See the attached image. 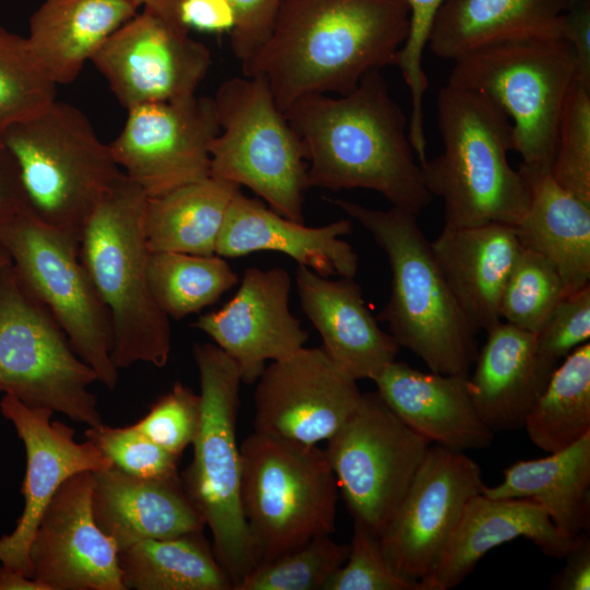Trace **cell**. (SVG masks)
I'll return each mask as SVG.
<instances>
[{
	"label": "cell",
	"mask_w": 590,
	"mask_h": 590,
	"mask_svg": "<svg viewBox=\"0 0 590 590\" xmlns=\"http://www.w3.org/2000/svg\"><path fill=\"white\" fill-rule=\"evenodd\" d=\"M410 26L406 0H283L245 75H261L285 113L312 94L352 92L394 66Z\"/></svg>",
	"instance_id": "6da1fadb"
},
{
	"label": "cell",
	"mask_w": 590,
	"mask_h": 590,
	"mask_svg": "<svg viewBox=\"0 0 590 590\" xmlns=\"http://www.w3.org/2000/svg\"><path fill=\"white\" fill-rule=\"evenodd\" d=\"M284 114L302 141L309 188L373 190L416 215L430 203L408 119L380 70L345 95H308Z\"/></svg>",
	"instance_id": "7a4b0ae2"
},
{
	"label": "cell",
	"mask_w": 590,
	"mask_h": 590,
	"mask_svg": "<svg viewBox=\"0 0 590 590\" xmlns=\"http://www.w3.org/2000/svg\"><path fill=\"white\" fill-rule=\"evenodd\" d=\"M436 106L442 151L420 166L426 189L444 203L445 225L516 226L528 209L530 187L507 157L514 151L509 117L488 96L449 83Z\"/></svg>",
	"instance_id": "3957f363"
},
{
	"label": "cell",
	"mask_w": 590,
	"mask_h": 590,
	"mask_svg": "<svg viewBox=\"0 0 590 590\" xmlns=\"http://www.w3.org/2000/svg\"><path fill=\"white\" fill-rule=\"evenodd\" d=\"M329 202L366 228L388 258L391 291L378 319L399 346L430 371L469 374L479 352L477 332L458 306L417 215L398 206L376 210L342 199Z\"/></svg>",
	"instance_id": "277c9868"
},
{
	"label": "cell",
	"mask_w": 590,
	"mask_h": 590,
	"mask_svg": "<svg viewBox=\"0 0 590 590\" xmlns=\"http://www.w3.org/2000/svg\"><path fill=\"white\" fill-rule=\"evenodd\" d=\"M146 194L123 172L90 217L80 259L111 318L114 365L164 367L172 351L169 318L157 306L148 279L143 214Z\"/></svg>",
	"instance_id": "5b68a950"
},
{
	"label": "cell",
	"mask_w": 590,
	"mask_h": 590,
	"mask_svg": "<svg viewBox=\"0 0 590 590\" xmlns=\"http://www.w3.org/2000/svg\"><path fill=\"white\" fill-rule=\"evenodd\" d=\"M30 212L80 245L90 217L122 174L109 145L75 106L55 101L40 115L0 131Z\"/></svg>",
	"instance_id": "8992f818"
},
{
	"label": "cell",
	"mask_w": 590,
	"mask_h": 590,
	"mask_svg": "<svg viewBox=\"0 0 590 590\" xmlns=\"http://www.w3.org/2000/svg\"><path fill=\"white\" fill-rule=\"evenodd\" d=\"M577 60L564 38L539 35L498 42L453 60L448 83L492 98L509 117L520 173H551L557 128Z\"/></svg>",
	"instance_id": "52a82bcc"
},
{
	"label": "cell",
	"mask_w": 590,
	"mask_h": 590,
	"mask_svg": "<svg viewBox=\"0 0 590 590\" xmlns=\"http://www.w3.org/2000/svg\"><path fill=\"white\" fill-rule=\"evenodd\" d=\"M239 449L256 566L334 531L339 488L324 450L255 430Z\"/></svg>",
	"instance_id": "ba28073f"
},
{
	"label": "cell",
	"mask_w": 590,
	"mask_h": 590,
	"mask_svg": "<svg viewBox=\"0 0 590 590\" xmlns=\"http://www.w3.org/2000/svg\"><path fill=\"white\" fill-rule=\"evenodd\" d=\"M193 356L200 379V421L192 461L180 477L235 590L256 566L240 504L236 423L241 379L236 363L215 344H196Z\"/></svg>",
	"instance_id": "9c48e42d"
},
{
	"label": "cell",
	"mask_w": 590,
	"mask_h": 590,
	"mask_svg": "<svg viewBox=\"0 0 590 590\" xmlns=\"http://www.w3.org/2000/svg\"><path fill=\"white\" fill-rule=\"evenodd\" d=\"M212 98L220 132L210 146V176L245 186L273 211L305 223L304 148L264 78L228 79Z\"/></svg>",
	"instance_id": "30bf717a"
},
{
	"label": "cell",
	"mask_w": 590,
	"mask_h": 590,
	"mask_svg": "<svg viewBox=\"0 0 590 590\" xmlns=\"http://www.w3.org/2000/svg\"><path fill=\"white\" fill-rule=\"evenodd\" d=\"M95 371L75 353L48 308L12 262L0 271V391L95 427L102 417L90 386Z\"/></svg>",
	"instance_id": "8fae6325"
},
{
	"label": "cell",
	"mask_w": 590,
	"mask_h": 590,
	"mask_svg": "<svg viewBox=\"0 0 590 590\" xmlns=\"http://www.w3.org/2000/svg\"><path fill=\"white\" fill-rule=\"evenodd\" d=\"M26 287L51 312L75 353L108 389L118 381L110 314L79 255V244L26 212L0 235Z\"/></svg>",
	"instance_id": "7c38bea8"
},
{
	"label": "cell",
	"mask_w": 590,
	"mask_h": 590,
	"mask_svg": "<svg viewBox=\"0 0 590 590\" xmlns=\"http://www.w3.org/2000/svg\"><path fill=\"white\" fill-rule=\"evenodd\" d=\"M430 445L377 391L361 394L355 410L323 449L355 522L380 536Z\"/></svg>",
	"instance_id": "4fadbf2b"
},
{
	"label": "cell",
	"mask_w": 590,
	"mask_h": 590,
	"mask_svg": "<svg viewBox=\"0 0 590 590\" xmlns=\"http://www.w3.org/2000/svg\"><path fill=\"white\" fill-rule=\"evenodd\" d=\"M127 111L122 130L108 145L146 197L210 177V146L220 132L212 97L193 94Z\"/></svg>",
	"instance_id": "5bb4252c"
},
{
	"label": "cell",
	"mask_w": 590,
	"mask_h": 590,
	"mask_svg": "<svg viewBox=\"0 0 590 590\" xmlns=\"http://www.w3.org/2000/svg\"><path fill=\"white\" fill-rule=\"evenodd\" d=\"M480 465L462 451L429 446L379 536L390 567L420 582L438 563L469 500L484 488Z\"/></svg>",
	"instance_id": "9a60e30c"
},
{
	"label": "cell",
	"mask_w": 590,
	"mask_h": 590,
	"mask_svg": "<svg viewBox=\"0 0 590 590\" xmlns=\"http://www.w3.org/2000/svg\"><path fill=\"white\" fill-rule=\"evenodd\" d=\"M91 61L127 110L196 94L212 63L188 30L148 10L116 30Z\"/></svg>",
	"instance_id": "2e32d148"
},
{
	"label": "cell",
	"mask_w": 590,
	"mask_h": 590,
	"mask_svg": "<svg viewBox=\"0 0 590 590\" xmlns=\"http://www.w3.org/2000/svg\"><path fill=\"white\" fill-rule=\"evenodd\" d=\"M357 380L321 347L273 361L255 391V432L304 445L330 439L355 410Z\"/></svg>",
	"instance_id": "e0dca14e"
},
{
	"label": "cell",
	"mask_w": 590,
	"mask_h": 590,
	"mask_svg": "<svg viewBox=\"0 0 590 590\" xmlns=\"http://www.w3.org/2000/svg\"><path fill=\"white\" fill-rule=\"evenodd\" d=\"M92 485V471L64 481L32 539V578L47 590H126L118 547L93 516Z\"/></svg>",
	"instance_id": "ac0fdd59"
},
{
	"label": "cell",
	"mask_w": 590,
	"mask_h": 590,
	"mask_svg": "<svg viewBox=\"0 0 590 590\" xmlns=\"http://www.w3.org/2000/svg\"><path fill=\"white\" fill-rule=\"evenodd\" d=\"M0 411L14 426L26 451L21 488L24 508L13 531L0 538V563L32 578L28 547L58 488L76 473L106 469L113 462L91 440L75 441L70 426L51 422L54 412L48 409L31 408L4 394Z\"/></svg>",
	"instance_id": "d6986e66"
},
{
	"label": "cell",
	"mask_w": 590,
	"mask_h": 590,
	"mask_svg": "<svg viewBox=\"0 0 590 590\" xmlns=\"http://www.w3.org/2000/svg\"><path fill=\"white\" fill-rule=\"evenodd\" d=\"M290 273L280 267L248 268L236 294L192 327L209 335L237 365L241 382L258 380L268 361L291 356L308 340L290 310Z\"/></svg>",
	"instance_id": "ffe728a7"
},
{
	"label": "cell",
	"mask_w": 590,
	"mask_h": 590,
	"mask_svg": "<svg viewBox=\"0 0 590 590\" xmlns=\"http://www.w3.org/2000/svg\"><path fill=\"white\" fill-rule=\"evenodd\" d=\"M580 535H564L545 508L533 499L476 494L467 504L438 563L420 581L421 590L456 588L487 552L518 538L530 540L545 555L560 559Z\"/></svg>",
	"instance_id": "44dd1931"
},
{
	"label": "cell",
	"mask_w": 590,
	"mask_h": 590,
	"mask_svg": "<svg viewBox=\"0 0 590 590\" xmlns=\"http://www.w3.org/2000/svg\"><path fill=\"white\" fill-rule=\"evenodd\" d=\"M351 231L352 223L347 219L323 226H306L238 191L227 210L215 255L235 258L257 251H275L322 276L354 278L358 256L340 238Z\"/></svg>",
	"instance_id": "7402d4cb"
},
{
	"label": "cell",
	"mask_w": 590,
	"mask_h": 590,
	"mask_svg": "<svg viewBox=\"0 0 590 590\" xmlns=\"http://www.w3.org/2000/svg\"><path fill=\"white\" fill-rule=\"evenodd\" d=\"M468 375L424 373L393 361L373 381L382 401L414 432L464 452L488 447L494 437L473 406Z\"/></svg>",
	"instance_id": "603a6c76"
},
{
	"label": "cell",
	"mask_w": 590,
	"mask_h": 590,
	"mask_svg": "<svg viewBox=\"0 0 590 590\" xmlns=\"http://www.w3.org/2000/svg\"><path fill=\"white\" fill-rule=\"evenodd\" d=\"M92 510L118 551L146 539L202 532L204 521L180 474L165 479L130 475L114 464L93 471Z\"/></svg>",
	"instance_id": "cb8c5ba5"
},
{
	"label": "cell",
	"mask_w": 590,
	"mask_h": 590,
	"mask_svg": "<svg viewBox=\"0 0 590 590\" xmlns=\"http://www.w3.org/2000/svg\"><path fill=\"white\" fill-rule=\"evenodd\" d=\"M296 285L302 309L322 338V347L356 380H373L396 361L399 344L378 326L353 278L330 280L298 266Z\"/></svg>",
	"instance_id": "d4e9b609"
},
{
	"label": "cell",
	"mask_w": 590,
	"mask_h": 590,
	"mask_svg": "<svg viewBox=\"0 0 590 590\" xmlns=\"http://www.w3.org/2000/svg\"><path fill=\"white\" fill-rule=\"evenodd\" d=\"M434 258L471 327L487 331L500 320L504 286L521 250L514 225H444L430 243Z\"/></svg>",
	"instance_id": "484cf974"
},
{
	"label": "cell",
	"mask_w": 590,
	"mask_h": 590,
	"mask_svg": "<svg viewBox=\"0 0 590 590\" xmlns=\"http://www.w3.org/2000/svg\"><path fill=\"white\" fill-rule=\"evenodd\" d=\"M577 0H445L427 46L438 58L456 60L491 44L559 35L560 15Z\"/></svg>",
	"instance_id": "4316f807"
},
{
	"label": "cell",
	"mask_w": 590,
	"mask_h": 590,
	"mask_svg": "<svg viewBox=\"0 0 590 590\" xmlns=\"http://www.w3.org/2000/svg\"><path fill=\"white\" fill-rule=\"evenodd\" d=\"M468 375V391L483 423L495 434L522 428L542 390L534 365V333L499 321Z\"/></svg>",
	"instance_id": "83f0119b"
},
{
	"label": "cell",
	"mask_w": 590,
	"mask_h": 590,
	"mask_svg": "<svg viewBox=\"0 0 590 590\" xmlns=\"http://www.w3.org/2000/svg\"><path fill=\"white\" fill-rule=\"evenodd\" d=\"M137 13L128 0H44L30 19L26 38L51 80L69 84Z\"/></svg>",
	"instance_id": "f1b7e54d"
},
{
	"label": "cell",
	"mask_w": 590,
	"mask_h": 590,
	"mask_svg": "<svg viewBox=\"0 0 590 590\" xmlns=\"http://www.w3.org/2000/svg\"><path fill=\"white\" fill-rule=\"evenodd\" d=\"M522 175L530 201L515 226L521 246L556 267L568 294L590 285V203L559 186L551 173Z\"/></svg>",
	"instance_id": "f546056e"
},
{
	"label": "cell",
	"mask_w": 590,
	"mask_h": 590,
	"mask_svg": "<svg viewBox=\"0 0 590 590\" xmlns=\"http://www.w3.org/2000/svg\"><path fill=\"white\" fill-rule=\"evenodd\" d=\"M492 498H530L541 504L566 536L588 532L590 523V433L547 457L514 462L496 486H484Z\"/></svg>",
	"instance_id": "4dcf8cb0"
},
{
	"label": "cell",
	"mask_w": 590,
	"mask_h": 590,
	"mask_svg": "<svg viewBox=\"0 0 590 590\" xmlns=\"http://www.w3.org/2000/svg\"><path fill=\"white\" fill-rule=\"evenodd\" d=\"M240 187L217 178L148 197L143 228L151 252L215 255L227 210Z\"/></svg>",
	"instance_id": "1f68e13d"
},
{
	"label": "cell",
	"mask_w": 590,
	"mask_h": 590,
	"mask_svg": "<svg viewBox=\"0 0 590 590\" xmlns=\"http://www.w3.org/2000/svg\"><path fill=\"white\" fill-rule=\"evenodd\" d=\"M122 583L135 590H233L202 532L146 539L118 551Z\"/></svg>",
	"instance_id": "d6a6232c"
},
{
	"label": "cell",
	"mask_w": 590,
	"mask_h": 590,
	"mask_svg": "<svg viewBox=\"0 0 590 590\" xmlns=\"http://www.w3.org/2000/svg\"><path fill=\"white\" fill-rule=\"evenodd\" d=\"M530 440L546 453L563 450L590 433V343L552 373L524 420Z\"/></svg>",
	"instance_id": "836d02e7"
},
{
	"label": "cell",
	"mask_w": 590,
	"mask_h": 590,
	"mask_svg": "<svg viewBox=\"0 0 590 590\" xmlns=\"http://www.w3.org/2000/svg\"><path fill=\"white\" fill-rule=\"evenodd\" d=\"M148 279L160 309L182 319L214 304L238 283V274L217 255L151 252Z\"/></svg>",
	"instance_id": "e575fe53"
},
{
	"label": "cell",
	"mask_w": 590,
	"mask_h": 590,
	"mask_svg": "<svg viewBox=\"0 0 590 590\" xmlns=\"http://www.w3.org/2000/svg\"><path fill=\"white\" fill-rule=\"evenodd\" d=\"M56 85L27 38L0 26V131L44 113L56 101Z\"/></svg>",
	"instance_id": "d590c367"
},
{
	"label": "cell",
	"mask_w": 590,
	"mask_h": 590,
	"mask_svg": "<svg viewBox=\"0 0 590 590\" xmlns=\"http://www.w3.org/2000/svg\"><path fill=\"white\" fill-rule=\"evenodd\" d=\"M567 295L556 267L541 253L521 246L503 290L500 320L536 333Z\"/></svg>",
	"instance_id": "8d00e7d4"
},
{
	"label": "cell",
	"mask_w": 590,
	"mask_h": 590,
	"mask_svg": "<svg viewBox=\"0 0 590 590\" xmlns=\"http://www.w3.org/2000/svg\"><path fill=\"white\" fill-rule=\"evenodd\" d=\"M350 545L330 535L315 538L269 562L258 564L235 590H317L347 558Z\"/></svg>",
	"instance_id": "74e56055"
},
{
	"label": "cell",
	"mask_w": 590,
	"mask_h": 590,
	"mask_svg": "<svg viewBox=\"0 0 590 590\" xmlns=\"http://www.w3.org/2000/svg\"><path fill=\"white\" fill-rule=\"evenodd\" d=\"M551 175L564 189L590 203V87L577 81L563 106Z\"/></svg>",
	"instance_id": "f35d334b"
},
{
	"label": "cell",
	"mask_w": 590,
	"mask_h": 590,
	"mask_svg": "<svg viewBox=\"0 0 590 590\" xmlns=\"http://www.w3.org/2000/svg\"><path fill=\"white\" fill-rule=\"evenodd\" d=\"M444 1L406 0L410 8L409 33L394 63L400 69L409 88L411 116L408 123V134L420 163L427 158L423 101L429 83L423 69V54L434 20Z\"/></svg>",
	"instance_id": "ab89813d"
},
{
	"label": "cell",
	"mask_w": 590,
	"mask_h": 590,
	"mask_svg": "<svg viewBox=\"0 0 590 590\" xmlns=\"http://www.w3.org/2000/svg\"><path fill=\"white\" fill-rule=\"evenodd\" d=\"M590 339V285L565 296L534 333V365L543 389L552 373Z\"/></svg>",
	"instance_id": "60d3db41"
},
{
	"label": "cell",
	"mask_w": 590,
	"mask_h": 590,
	"mask_svg": "<svg viewBox=\"0 0 590 590\" xmlns=\"http://www.w3.org/2000/svg\"><path fill=\"white\" fill-rule=\"evenodd\" d=\"M85 438L119 470L142 479H165L178 475L179 458L163 449L135 428L101 424L88 427Z\"/></svg>",
	"instance_id": "b9f144b4"
},
{
	"label": "cell",
	"mask_w": 590,
	"mask_h": 590,
	"mask_svg": "<svg viewBox=\"0 0 590 590\" xmlns=\"http://www.w3.org/2000/svg\"><path fill=\"white\" fill-rule=\"evenodd\" d=\"M346 560L322 590H421V583L399 576L387 562L379 536L354 521Z\"/></svg>",
	"instance_id": "7bdbcfd3"
},
{
	"label": "cell",
	"mask_w": 590,
	"mask_h": 590,
	"mask_svg": "<svg viewBox=\"0 0 590 590\" xmlns=\"http://www.w3.org/2000/svg\"><path fill=\"white\" fill-rule=\"evenodd\" d=\"M199 421L200 394L176 382L133 425L153 442L179 458L192 445Z\"/></svg>",
	"instance_id": "ee69618b"
},
{
	"label": "cell",
	"mask_w": 590,
	"mask_h": 590,
	"mask_svg": "<svg viewBox=\"0 0 590 590\" xmlns=\"http://www.w3.org/2000/svg\"><path fill=\"white\" fill-rule=\"evenodd\" d=\"M283 0H227L235 13L232 50L246 66L269 37Z\"/></svg>",
	"instance_id": "f6af8a7d"
},
{
	"label": "cell",
	"mask_w": 590,
	"mask_h": 590,
	"mask_svg": "<svg viewBox=\"0 0 590 590\" xmlns=\"http://www.w3.org/2000/svg\"><path fill=\"white\" fill-rule=\"evenodd\" d=\"M559 35L575 52L576 81L590 87V0H577L560 15Z\"/></svg>",
	"instance_id": "bcb514c9"
},
{
	"label": "cell",
	"mask_w": 590,
	"mask_h": 590,
	"mask_svg": "<svg viewBox=\"0 0 590 590\" xmlns=\"http://www.w3.org/2000/svg\"><path fill=\"white\" fill-rule=\"evenodd\" d=\"M176 14L188 31L231 33L235 25V13L227 0H177Z\"/></svg>",
	"instance_id": "7dc6e473"
},
{
	"label": "cell",
	"mask_w": 590,
	"mask_h": 590,
	"mask_svg": "<svg viewBox=\"0 0 590 590\" xmlns=\"http://www.w3.org/2000/svg\"><path fill=\"white\" fill-rule=\"evenodd\" d=\"M30 212L16 163L0 139V235L17 216Z\"/></svg>",
	"instance_id": "c3c4849f"
},
{
	"label": "cell",
	"mask_w": 590,
	"mask_h": 590,
	"mask_svg": "<svg viewBox=\"0 0 590 590\" xmlns=\"http://www.w3.org/2000/svg\"><path fill=\"white\" fill-rule=\"evenodd\" d=\"M563 569L553 578L552 588L557 590L590 589V540L586 532L564 557Z\"/></svg>",
	"instance_id": "681fc988"
},
{
	"label": "cell",
	"mask_w": 590,
	"mask_h": 590,
	"mask_svg": "<svg viewBox=\"0 0 590 590\" xmlns=\"http://www.w3.org/2000/svg\"><path fill=\"white\" fill-rule=\"evenodd\" d=\"M0 590H47L40 582L7 566H0Z\"/></svg>",
	"instance_id": "f907efd6"
},
{
	"label": "cell",
	"mask_w": 590,
	"mask_h": 590,
	"mask_svg": "<svg viewBox=\"0 0 590 590\" xmlns=\"http://www.w3.org/2000/svg\"><path fill=\"white\" fill-rule=\"evenodd\" d=\"M128 1L131 2L133 5H135L138 9L140 7H143V10L151 11L170 22L181 25L178 22L177 14H176L177 0H128Z\"/></svg>",
	"instance_id": "816d5d0a"
},
{
	"label": "cell",
	"mask_w": 590,
	"mask_h": 590,
	"mask_svg": "<svg viewBox=\"0 0 590 590\" xmlns=\"http://www.w3.org/2000/svg\"><path fill=\"white\" fill-rule=\"evenodd\" d=\"M11 263V259L7 250L0 246V271Z\"/></svg>",
	"instance_id": "f5cc1de1"
}]
</instances>
